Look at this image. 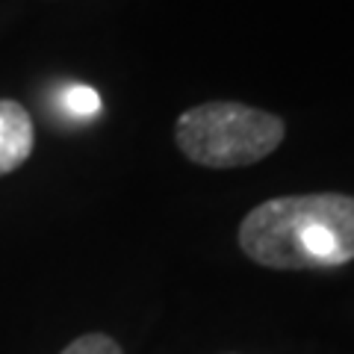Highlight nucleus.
I'll use <instances>...</instances> for the list:
<instances>
[{
  "mask_svg": "<svg viewBox=\"0 0 354 354\" xmlns=\"http://www.w3.org/2000/svg\"><path fill=\"white\" fill-rule=\"evenodd\" d=\"M32 148H36V130L32 118L18 101L0 97V177L21 169Z\"/></svg>",
  "mask_w": 354,
  "mask_h": 354,
  "instance_id": "nucleus-3",
  "label": "nucleus"
},
{
  "mask_svg": "<svg viewBox=\"0 0 354 354\" xmlns=\"http://www.w3.org/2000/svg\"><path fill=\"white\" fill-rule=\"evenodd\" d=\"M239 245L269 269H334L354 260V198H272L242 218Z\"/></svg>",
  "mask_w": 354,
  "mask_h": 354,
  "instance_id": "nucleus-1",
  "label": "nucleus"
},
{
  "mask_svg": "<svg viewBox=\"0 0 354 354\" xmlns=\"http://www.w3.org/2000/svg\"><path fill=\"white\" fill-rule=\"evenodd\" d=\"M283 121L257 106L213 101L177 118L174 139L186 157L207 169H236L269 157L283 142Z\"/></svg>",
  "mask_w": 354,
  "mask_h": 354,
  "instance_id": "nucleus-2",
  "label": "nucleus"
},
{
  "mask_svg": "<svg viewBox=\"0 0 354 354\" xmlns=\"http://www.w3.org/2000/svg\"><path fill=\"white\" fill-rule=\"evenodd\" d=\"M62 354H124L121 346L106 337V334H86V337H77L71 346H65Z\"/></svg>",
  "mask_w": 354,
  "mask_h": 354,
  "instance_id": "nucleus-5",
  "label": "nucleus"
},
{
  "mask_svg": "<svg viewBox=\"0 0 354 354\" xmlns=\"http://www.w3.org/2000/svg\"><path fill=\"white\" fill-rule=\"evenodd\" d=\"M62 109L71 118H95L101 113V95L92 86H83V83L68 86L62 92Z\"/></svg>",
  "mask_w": 354,
  "mask_h": 354,
  "instance_id": "nucleus-4",
  "label": "nucleus"
}]
</instances>
